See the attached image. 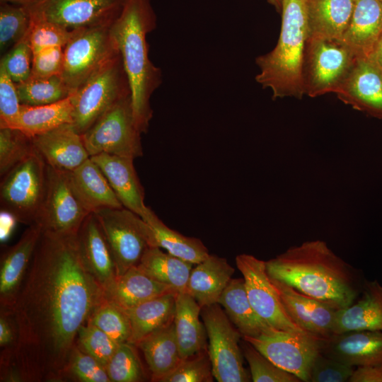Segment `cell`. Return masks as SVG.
<instances>
[{"mask_svg": "<svg viewBox=\"0 0 382 382\" xmlns=\"http://www.w3.org/2000/svg\"><path fill=\"white\" fill-rule=\"evenodd\" d=\"M377 60L382 62V35L378 42L374 56Z\"/></svg>", "mask_w": 382, "mask_h": 382, "instance_id": "53", "label": "cell"}, {"mask_svg": "<svg viewBox=\"0 0 382 382\" xmlns=\"http://www.w3.org/2000/svg\"><path fill=\"white\" fill-rule=\"evenodd\" d=\"M278 367L301 381H309L313 363L320 352V340L309 334L270 328L255 337H242Z\"/></svg>", "mask_w": 382, "mask_h": 382, "instance_id": "12", "label": "cell"}, {"mask_svg": "<svg viewBox=\"0 0 382 382\" xmlns=\"http://www.w3.org/2000/svg\"><path fill=\"white\" fill-rule=\"evenodd\" d=\"M89 214L72 187L69 172L47 166V191L35 224L42 231L76 234Z\"/></svg>", "mask_w": 382, "mask_h": 382, "instance_id": "13", "label": "cell"}, {"mask_svg": "<svg viewBox=\"0 0 382 382\" xmlns=\"http://www.w3.org/2000/svg\"><path fill=\"white\" fill-rule=\"evenodd\" d=\"M382 2V0H380Z\"/></svg>", "mask_w": 382, "mask_h": 382, "instance_id": "56", "label": "cell"}, {"mask_svg": "<svg viewBox=\"0 0 382 382\" xmlns=\"http://www.w3.org/2000/svg\"><path fill=\"white\" fill-rule=\"evenodd\" d=\"M243 357L247 360L251 379L254 382H299L296 375L275 365L250 343L243 340L241 346Z\"/></svg>", "mask_w": 382, "mask_h": 382, "instance_id": "41", "label": "cell"}, {"mask_svg": "<svg viewBox=\"0 0 382 382\" xmlns=\"http://www.w3.org/2000/svg\"><path fill=\"white\" fill-rule=\"evenodd\" d=\"M270 277L337 309L352 304L364 282L323 241L303 242L265 261Z\"/></svg>", "mask_w": 382, "mask_h": 382, "instance_id": "2", "label": "cell"}, {"mask_svg": "<svg viewBox=\"0 0 382 382\" xmlns=\"http://www.w3.org/2000/svg\"><path fill=\"white\" fill-rule=\"evenodd\" d=\"M42 230L36 224L29 225L18 241L1 257L0 308L6 311L12 305L30 264Z\"/></svg>", "mask_w": 382, "mask_h": 382, "instance_id": "19", "label": "cell"}, {"mask_svg": "<svg viewBox=\"0 0 382 382\" xmlns=\"http://www.w3.org/2000/svg\"><path fill=\"white\" fill-rule=\"evenodd\" d=\"M73 123V104L71 96L60 101L45 105H21L13 129L29 137L50 132L64 124Z\"/></svg>", "mask_w": 382, "mask_h": 382, "instance_id": "34", "label": "cell"}, {"mask_svg": "<svg viewBox=\"0 0 382 382\" xmlns=\"http://www.w3.org/2000/svg\"><path fill=\"white\" fill-rule=\"evenodd\" d=\"M236 264L243 275L248 299L264 322L277 330L309 334L287 314L279 292L267 272L265 261L252 255L241 254L236 257Z\"/></svg>", "mask_w": 382, "mask_h": 382, "instance_id": "14", "label": "cell"}, {"mask_svg": "<svg viewBox=\"0 0 382 382\" xmlns=\"http://www.w3.org/2000/svg\"><path fill=\"white\" fill-rule=\"evenodd\" d=\"M308 38L341 40L354 9V0H306Z\"/></svg>", "mask_w": 382, "mask_h": 382, "instance_id": "27", "label": "cell"}, {"mask_svg": "<svg viewBox=\"0 0 382 382\" xmlns=\"http://www.w3.org/2000/svg\"><path fill=\"white\" fill-rule=\"evenodd\" d=\"M201 316L209 340L207 352L212 374L219 382H248L239 341L242 337L219 303L204 306Z\"/></svg>", "mask_w": 382, "mask_h": 382, "instance_id": "10", "label": "cell"}, {"mask_svg": "<svg viewBox=\"0 0 382 382\" xmlns=\"http://www.w3.org/2000/svg\"><path fill=\"white\" fill-rule=\"evenodd\" d=\"M157 18L151 0H126L111 25V32L129 81L133 115L142 133L153 117L151 98L163 81L162 71L149 57L146 36L156 28Z\"/></svg>", "mask_w": 382, "mask_h": 382, "instance_id": "3", "label": "cell"}, {"mask_svg": "<svg viewBox=\"0 0 382 382\" xmlns=\"http://www.w3.org/2000/svg\"><path fill=\"white\" fill-rule=\"evenodd\" d=\"M320 352L354 367L382 365V331L333 334L320 340Z\"/></svg>", "mask_w": 382, "mask_h": 382, "instance_id": "20", "label": "cell"}, {"mask_svg": "<svg viewBox=\"0 0 382 382\" xmlns=\"http://www.w3.org/2000/svg\"><path fill=\"white\" fill-rule=\"evenodd\" d=\"M108 180L124 207L141 217L147 206L144 203V190L134 166V160L108 154L91 156Z\"/></svg>", "mask_w": 382, "mask_h": 382, "instance_id": "23", "label": "cell"}, {"mask_svg": "<svg viewBox=\"0 0 382 382\" xmlns=\"http://www.w3.org/2000/svg\"><path fill=\"white\" fill-rule=\"evenodd\" d=\"M135 346L144 354L151 381L159 382L182 360L173 321L148 335Z\"/></svg>", "mask_w": 382, "mask_h": 382, "instance_id": "29", "label": "cell"}, {"mask_svg": "<svg viewBox=\"0 0 382 382\" xmlns=\"http://www.w3.org/2000/svg\"><path fill=\"white\" fill-rule=\"evenodd\" d=\"M382 35V2L354 0L349 25L341 42L356 58H371Z\"/></svg>", "mask_w": 382, "mask_h": 382, "instance_id": "22", "label": "cell"}, {"mask_svg": "<svg viewBox=\"0 0 382 382\" xmlns=\"http://www.w3.org/2000/svg\"><path fill=\"white\" fill-rule=\"evenodd\" d=\"M350 382H382V365L358 366L349 379Z\"/></svg>", "mask_w": 382, "mask_h": 382, "instance_id": "51", "label": "cell"}, {"mask_svg": "<svg viewBox=\"0 0 382 382\" xmlns=\"http://www.w3.org/2000/svg\"><path fill=\"white\" fill-rule=\"evenodd\" d=\"M212 364L207 350L183 359L159 382H212Z\"/></svg>", "mask_w": 382, "mask_h": 382, "instance_id": "44", "label": "cell"}, {"mask_svg": "<svg viewBox=\"0 0 382 382\" xmlns=\"http://www.w3.org/2000/svg\"><path fill=\"white\" fill-rule=\"evenodd\" d=\"M131 95L118 52L71 95L73 126L83 134L117 101Z\"/></svg>", "mask_w": 382, "mask_h": 382, "instance_id": "5", "label": "cell"}, {"mask_svg": "<svg viewBox=\"0 0 382 382\" xmlns=\"http://www.w3.org/2000/svg\"><path fill=\"white\" fill-rule=\"evenodd\" d=\"M234 272L226 258L209 255L192 268L185 292L202 308L218 303Z\"/></svg>", "mask_w": 382, "mask_h": 382, "instance_id": "25", "label": "cell"}, {"mask_svg": "<svg viewBox=\"0 0 382 382\" xmlns=\"http://www.w3.org/2000/svg\"><path fill=\"white\" fill-rule=\"evenodd\" d=\"M356 59L340 40L308 38L303 64L305 94L316 97L335 93Z\"/></svg>", "mask_w": 382, "mask_h": 382, "instance_id": "11", "label": "cell"}, {"mask_svg": "<svg viewBox=\"0 0 382 382\" xmlns=\"http://www.w3.org/2000/svg\"><path fill=\"white\" fill-rule=\"evenodd\" d=\"M64 62V47H57L42 50L33 55L32 77H50L60 75Z\"/></svg>", "mask_w": 382, "mask_h": 382, "instance_id": "49", "label": "cell"}, {"mask_svg": "<svg viewBox=\"0 0 382 382\" xmlns=\"http://www.w3.org/2000/svg\"><path fill=\"white\" fill-rule=\"evenodd\" d=\"M270 279L279 292L285 311L299 327L320 339H326L332 335L338 309L301 294L282 282Z\"/></svg>", "mask_w": 382, "mask_h": 382, "instance_id": "17", "label": "cell"}, {"mask_svg": "<svg viewBox=\"0 0 382 382\" xmlns=\"http://www.w3.org/2000/svg\"><path fill=\"white\" fill-rule=\"evenodd\" d=\"M33 55L28 31L21 41L2 56L0 65L4 66L15 83H21L30 76Z\"/></svg>", "mask_w": 382, "mask_h": 382, "instance_id": "46", "label": "cell"}, {"mask_svg": "<svg viewBox=\"0 0 382 382\" xmlns=\"http://www.w3.org/2000/svg\"><path fill=\"white\" fill-rule=\"evenodd\" d=\"M21 105L40 106L66 98L71 92L60 75L50 77H32L16 83Z\"/></svg>", "mask_w": 382, "mask_h": 382, "instance_id": "36", "label": "cell"}, {"mask_svg": "<svg viewBox=\"0 0 382 382\" xmlns=\"http://www.w3.org/2000/svg\"><path fill=\"white\" fill-rule=\"evenodd\" d=\"M69 175L74 192L90 213L103 209L124 207L102 170L91 157L69 172Z\"/></svg>", "mask_w": 382, "mask_h": 382, "instance_id": "26", "label": "cell"}, {"mask_svg": "<svg viewBox=\"0 0 382 382\" xmlns=\"http://www.w3.org/2000/svg\"><path fill=\"white\" fill-rule=\"evenodd\" d=\"M267 1L272 4L277 11H281L282 0H267Z\"/></svg>", "mask_w": 382, "mask_h": 382, "instance_id": "54", "label": "cell"}, {"mask_svg": "<svg viewBox=\"0 0 382 382\" xmlns=\"http://www.w3.org/2000/svg\"><path fill=\"white\" fill-rule=\"evenodd\" d=\"M32 141L45 163L57 170L73 171L90 158L81 134L72 124L33 137Z\"/></svg>", "mask_w": 382, "mask_h": 382, "instance_id": "18", "label": "cell"}, {"mask_svg": "<svg viewBox=\"0 0 382 382\" xmlns=\"http://www.w3.org/2000/svg\"><path fill=\"white\" fill-rule=\"evenodd\" d=\"M218 303L242 337H255L269 330L253 309L247 295L243 278L229 281Z\"/></svg>", "mask_w": 382, "mask_h": 382, "instance_id": "31", "label": "cell"}, {"mask_svg": "<svg viewBox=\"0 0 382 382\" xmlns=\"http://www.w3.org/2000/svg\"><path fill=\"white\" fill-rule=\"evenodd\" d=\"M33 152L31 137L17 129L0 127L1 178Z\"/></svg>", "mask_w": 382, "mask_h": 382, "instance_id": "40", "label": "cell"}, {"mask_svg": "<svg viewBox=\"0 0 382 382\" xmlns=\"http://www.w3.org/2000/svg\"><path fill=\"white\" fill-rule=\"evenodd\" d=\"M111 250L117 277L137 266L149 247H156L151 229L138 214L125 208L94 212Z\"/></svg>", "mask_w": 382, "mask_h": 382, "instance_id": "7", "label": "cell"}, {"mask_svg": "<svg viewBox=\"0 0 382 382\" xmlns=\"http://www.w3.org/2000/svg\"><path fill=\"white\" fill-rule=\"evenodd\" d=\"M378 62H379V63L381 64V66H382V62H380V61H378Z\"/></svg>", "mask_w": 382, "mask_h": 382, "instance_id": "55", "label": "cell"}, {"mask_svg": "<svg viewBox=\"0 0 382 382\" xmlns=\"http://www.w3.org/2000/svg\"><path fill=\"white\" fill-rule=\"evenodd\" d=\"M282 25L277 45L259 56L256 81L272 91L274 99L301 98L305 94L303 64L308 38L306 0H282Z\"/></svg>", "mask_w": 382, "mask_h": 382, "instance_id": "4", "label": "cell"}, {"mask_svg": "<svg viewBox=\"0 0 382 382\" xmlns=\"http://www.w3.org/2000/svg\"><path fill=\"white\" fill-rule=\"evenodd\" d=\"M362 296L349 306L336 311L333 334L350 331H382V285L377 281H365Z\"/></svg>", "mask_w": 382, "mask_h": 382, "instance_id": "24", "label": "cell"}, {"mask_svg": "<svg viewBox=\"0 0 382 382\" xmlns=\"http://www.w3.org/2000/svg\"><path fill=\"white\" fill-rule=\"evenodd\" d=\"M76 344L105 368L120 345L105 332L88 323L79 328Z\"/></svg>", "mask_w": 382, "mask_h": 382, "instance_id": "43", "label": "cell"}, {"mask_svg": "<svg viewBox=\"0 0 382 382\" xmlns=\"http://www.w3.org/2000/svg\"><path fill=\"white\" fill-rule=\"evenodd\" d=\"M87 323L105 332L118 344L130 340L132 328L126 310L107 297L96 308Z\"/></svg>", "mask_w": 382, "mask_h": 382, "instance_id": "37", "label": "cell"}, {"mask_svg": "<svg viewBox=\"0 0 382 382\" xmlns=\"http://www.w3.org/2000/svg\"><path fill=\"white\" fill-rule=\"evenodd\" d=\"M31 14L28 7L0 3V50L8 52L28 33Z\"/></svg>", "mask_w": 382, "mask_h": 382, "instance_id": "38", "label": "cell"}, {"mask_svg": "<svg viewBox=\"0 0 382 382\" xmlns=\"http://www.w3.org/2000/svg\"><path fill=\"white\" fill-rule=\"evenodd\" d=\"M141 134L130 95L110 107L81 136L90 157L105 153L135 159L143 156Z\"/></svg>", "mask_w": 382, "mask_h": 382, "instance_id": "8", "label": "cell"}, {"mask_svg": "<svg viewBox=\"0 0 382 382\" xmlns=\"http://www.w3.org/2000/svg\"><path fill=\"white\" fill-rule=\"evenodd\" d=\"M344 103L382 118V66L374 57L357 58L335 92Z\"/></svg>", "mask_w": 382, "mask_h": 382, "instance_id": "16", "label": "cell"}, {"mask_svg": "<svg viewBox=\"0 0 382 382\" xmlns=\"http://www.w3.org/2000/svg\"><path fill=\"white\" fill-rule=\"evenodd\" d=\"M126 0H38L29 7L31 18L70 30L112 24Z\"/></svg>", "mask_w": 382, "mask_h": 382, "instance_id": "15", "label": "cell"}, {"mask_svg": "<svg viewBox=\"0 0 382 382\" xmlns=\"http://www.w3.org/2000/svg\"><path fill=\"white\" fill-rule=\"evenodd\" d=\"M112 24L74 30L64 47L61 77L71 94L119 52Z\"/></svg>", "mask_w": 382, "mask_h": 382, "instance_id": "9", "label": "cell"}, {"mask_svg": "<svg viewBox=\"0 0 382 382\" xmlns=\"http://www.w3.org/2000/svg\"><path fill=\"white\" fill-rule=\"evenodd\" d=\"M38 0H0L2 2H7L12 4L19 5L25 7H30L34 5Z\"/></svg>", "mask_w": 382, "mask_h": 382, "instance_id": "52", "label": "cell"}, {"mask_svg": "<svg viewBox=\"0 0 382 382\" xmlns=\"http://www.w3.org/2000/svg\"><path fill=\"white\" fill-rule=\"evenodd\" d=\"M177 294H163L126 310L132 328L129 343L135 346L148 335L173 321Z\"/></svg>", "mask_w": 382, "mask_h": 382, "instance_id": "32", "label": "cell"}, {"mask_svg": "<svg viewBox=\"0 0 382 382\" xmlns=\"http://www.w3.org/2000/svg\"><path fill=\"white\" fill-rule=\"evenodd\" d=\"M194 264L164 253L158 247H149L137 265L153 279L173 287L177 292H185Z\"/></svg>", "mask_w": 382, "mask_h": 382, "instance_id": "35", "label": "cell"}, {"mask_svg": "<svg viewBox=\"0 0 382 382\" xmlns=\"http://www.w3.org/2000/svg\"><path fill=\"white\" fill-rule=\"evenodd\" d=\"M106 299L85 265L76 233L42 231L6 311L13 345L1 352V381L61 382L79 328Z\"/></svg>", "mask_w": 382, "mask_h": 382, "instance_id": "1", "label": "cell"}, {"mask_svg": "<svg viewBox=\"0 0 382 382\" xmlns=\"http://www.w3.org/2000/svg\"><path fill=\"white\" fill-rule=\"evenodd\" d=\"M136 346L120 344L105 366L111 382H140L146 380Z\"/></svg>", "mask_w": 382, "mask_h": 382, "instance_id": "39", "label": "cell"}, {"mask_svg": "<svg viewBox=\"0 0 382 382\" xmlns=\"http://www.w3.org/2000/svg\"><path fill=\"white\" fill-rule=\"evenodd\" d=\"M1 210L16 221L35 224L47 187V165L35 151L1 178Z\"/></svg>", "mask_w": 382, "mask_h": 382, "instance_id": "6", "label": "cell"}, {"mask_svg": "<svg viewBox=\"0 0 382 382\" xmlns=\"http://www.w3.org/2000/svg\"><path fill=\"white\" fill-rule=\"evenodd\" d=\"M70 30L56 23L32 18L29 40L33 53L57 47H64L73 35Z\"/></svg>", "mask_w": 382, "mask_h": 382, "instance_id": "45", "label": "cell"}, {"mask_svg": "<svg viewBox=\"0 0 382 382\" xmlns=\"http://www.w3.org/2000/svg\"><path fill=\"white\" fill-rule=\"evenodd\" d=\"M141 218L150 226L156 247L166 249L168 253L194 265L210 255L201 240L185 236L169 228L151 207L147 206Z\"/></svg>", "mask_w": 382, "mask_h": 382, "instance_id": "33", "label": "cell"}, {"mask_svg": "<svg viewBox=\"0 0 382 382\" xmlns=\"http://www.w3.org/2000/svg\"><path fill=\"white\" fill-rule=\"evenodd\" d=\"M111 382L105 368L94 357L82 351L76 344L73 347L65 368L64 381Z\"/></svg>", "mask_w": 382, "mask_h": 382, "instance_id": "42", "label": "cell"}, {"mask_svg": "<svg viewBox=\"0 0 382 382\" xmlns=\"http://www.w3.org/2000/svg\"><path fill=\"white\" fill-rule=\"evenodd\" d=\"M173 292L177 291L170 286L153 279L137 266H133L117 277L105 295L108 299L127 310L151 299Z\"/></svg>", "mask_w": 382, "mask_h": 382, "instance_id": "30", "label": "cell"}, {"mask_svg": "<svg viewBox=\"0 0 382 382\" xmlns=\"http://www.w3.org/2000/svg\"><path fill=\"white\" fill-rule=\"evenodd\" d=\"M354 370V366L325 356L320 352L316 357L311 366L309 381H349Z\"/></svg>", "mask_w": 382, "mask_h": 382, "instance_id": "48", "label": "cell"}, {"mask_svg": "<svg viewBox=\"0 0 382 382\" xmlns=\"http://www.w3.org/2000/svg\"><path fill=\"white\" fill-rule=\"evenodd\" d=\"M21 105L16 83L0 65V127H14Z\"/></svg>", "mask_w": 382, "mask_h": 382, "instance_id": "47", "label": "cell"}, {"mask_svg": "<svg viewBox=\"0 0 382 382\" xmlns=\"http://www.w3.org/2000/svg\"><path fill=\"white\" fill-rule=\"evenodd\" d=\"M201 309L187 293L177 294L173 322L182 359L207 350V332L199 319Z\"/></svg>", "mask_w": 382, "mask_h": 382, "instance_id": "28", "label": "cell"}, {"mask_svg": "<svg viewBox=\"0 0 382 382\" xmlns=\"http://www.w3.org/2000/svg\"><path fill=\"white\" fill-rule=\"evenodd\" d=\"M76 237L86 267L106 293L117 274L111 250L94 213L85 219Z\"/></svg>", "mask_w": 382, "mask_h": 382, "instance_id": "21", "label": "cell"}, {"mask_svg": "<svg viewBox=\"0 0 382 382\" xmlns=\"http://www.w3.org/2000/svg\"><path fill=\"white\" fill-rule=\"evenodd\" d=\"M16 332L11 317L0 312V346L3 349L12 347L16 341Z\"/></svg>", "mask_w": 382, "mask_h": 382, "instance_id": "50", "label": "cell"}]
</instances>
